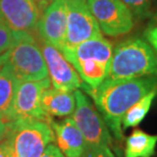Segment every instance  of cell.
Returning <instances> with one entry per match:
<instances>
[{"mask_svg": "<svg viewBox=\"0 0 157 157\" xmlns=\"http://www.w3.org/2000/svg\"><path fill=\"white\" fill-rule=\"evenodd\" d=\"M81 88L93 99L96 108L102 115L114 139L121 142L124 140L122 117L135 103L156 89L157 76L121 80L105 78L95 89L86 84H82Z\"/></svg>", "mask_w": 157, "mask_h": 157, "instance_id": "1", "label": "cell"}, {"mask_svg": "<svg viewBox=\"0 0 157 157\" xmlns=\"http://www.w3.org/2000/svg\"><path fill=\"white\" fill-rule=\"evenodd\" d=\"M157 76V54L146 40L130 38L118 43L112 53L110 80Z\"/></svg>", "mask_w": 157, "mask_h": 157, "instance_id": "2", "label": "cell"}, {"mask_svg": "<svg viewBox=\"0 0 157 157\" xmlns=\"http://www.w3.org/2000/svg\"><path fill=\"white\" fill-rule=\"evenodd\" d=\"M5 138L18 157H40L55 141L50 122L36 118H15L7 122Z\"/></svg>", "mask_w": 157, "mask_h": 157, "instance_id": "3", "label": "cell"}, {"mask_svg": "<svg viewBox=\"0 0 157 157\" xmlns=\"http://www.w3.org/2000/svg\"><path fill=\"white\" fill-rule=\"evenodd\" d=\"M15 41L4 55V63L18 81H41L48 78L42 50L29 33L14 32Z\"/></svg>", "mask_w": 157, "mask_h": 157, "instance_id": "4", "label": "cell"}, {"mask_svg": "<svg viewBox=\"0 0 157 157\" xmlns=\"http://www.w3.org/2000/svg\"><path fill=\"white\" fill-rule=\"evenodd\" d=\"M76 98V108L73 119L83 134L87 146V152L99 147L112 145V136L106 122L96 106L81 90L74 91Z\"/></svg>", "mask_w": 157, "mask_h": 157, "instance_id": "5", "label": "cell"}, {"mask_svg": "<svg viewBox=\"0 0 157 157\" xmlns=\"http://www.w3.org/2000/svg\"><path fill=\"white\" fill-rule=\"evenodd\" d=\"M99 28L109 37H119L131 32L134 17L121 0H86Z\"/></svg>", "mask_w": 157, "mask_h": 157, "instance_id": "6", "label": "cell"}, {"mask_svg": "<svg viewBox=\"0 0 157 157\" xmlns=\"http://www.w3.org/2000/svg\"><path fill=\"white\" fill-rule=\"evenodd\" d=\"M67 37L64 48L71 49L85 41L100 36L101 30L89 9L86 0H70L67 1Z\"/></svg>", "mask_w": 157, "mask_h": 157, "instance_id": "7", "label": "cell"}, {"mask_svg": "<svg viewBox=\"0 0 157 157\" xmlns=\"http://www.w3.org/2000/svg\"><path fill=\"white\" fill-rule=\"evenodd\" d=\"M51 87V81L46 78L41 81H20L12 107V121L15 118H36L51 122L52 118L42 107V94Z\"/></svg>", "mask_w": 157, "mask_h": 157, "instance_id": "8", "label": "cell"}, {"mask_svg": "<svg viewBox=\"0 0 157 157\" xmlns=\"http://www.w3.org/2000/svg\"><path fill=\"white\" fill-rule=\"evenodd\" d=\"M67 21V1L51 0L40 15L36 30L43 42L48 43L61 51L65 45Z\"/></svg>", "mask_w": 157, "mask_h": 157, "instance_id": "9", "label": "cell"}, {"mask_svg": "<svg viewBox=\"0 0 157 157\" xmlns=\"http://www.w3.org/2000/svg\"><path fill=\"white\" fill-rule=\"evenodd\" d=\"M42 53L46 61L52 88L67 92H74L81 88L83 83L80 76L60 50L44 42Z\"/></svg>", "mask_w": 157, "mask_h": 157, "instance_id": "10", "label": "cell"}, {"mask_svg": "<svg viewBox=\"0 0 157 157\" xmlns=\"http://www.w3.org/2000/svg\"><path fill=\"white\" fill-rule=\"evenodd\" d=\"M39 17L36 0H0V21L12 32L31 34L36 30Z\"/></svg>", "mask_w": 157, "mask_h": 157, "instance_id": "11", "label": "cell"}, {"mask_svg": "<svg viewBox=\"0 0 157 157\" xmlns=\"http://www.w3.org/2000/svg\"><path fill=\"white\" fill-rule=\"evenodd\" d=\"M55 135L57 147L65 157H85L87 146L83 134L73 118L50 122Z\"/></svg>", "mask_w": 157, "mask_h": 157, "instance_id": "12", "label": "cell"}, {"mask_svg": "<svg viewBox=\"0 0 157 157\" xmlns=\"http://www.w3.org/2000/svg\"><path fill=\"white\" fill-rule=\"evenodd\" d=\"M61 53L71 65L83 60H96L110 65L113 46L100 35L85 41L71 49L63 50Z\"/></svg>", "mask_w": 157, "mask_h": 157, "instance_id": "13", "label": "cell"}, {"mask_svg": "<svg viewBox=\"0 0 157 157\" xmlns=\"http://www.w3.org/2000/svg\"><path fill=\"white\" fill-rule=\"evenodd\" d=\"M42 107L48 117H65L74 113L76 98L73 92L48 88L42 94Z\"/></svg>", "mask_w": 157, "mask_h": 157, "instance_id": "14", "label": "cell"}, {"mask_svg": "<svg viewBox=\"0 0 157 157\" xmlns=\"http://www.w3.org/2000/svg\"><path fill=\"white\" fill-rule=\"evenodd\" d=\"M20 81L6 63L0 67V117L5 122L12 121V107Z\"/></svg>", "mask_w": 157, "mask_h": 157, "instance_id": "15", "label": "cell"}, {"mask_svg": "<svg viewBox=\"0 0 157 157\" xmlns=\"http://www.w3.org/2000/svg\"><path fill=\"white\" fill-rule=\"evenodd\" d=\"M157 135L135 130L125 140L124 157H152L155 154Z\"/></svg>", "mask_w": 157, "mask_h": 157, "instance_id": "16", "label": "cell"}, {"mask_svg": "<svg viewBox=\"0 0 157 157\" xmlns=\"http://www.w3.org/2000/svg\"><path fill=\"white\" fill-rule=\"evenodd\" d=\"M157 96V88L152 90L151 92L146 94L143 98H141L139 101L132 106L128 110L125 112V114L122 117L121 128L122 131L127 130L128 128H134L139 125L147 113L149 112L150 108L152 106V103Z\"/></svg>", "mask_w": 157, "mask_h": 157, "instance_id": "17", "label": "cell"}, {"mask_svg": "<svg viewBox=\"0 0 157 157\" xmlns=\"http://www.w3.org/2000/svg\"><path fill=\"white\" fill-rule=\"evenodd\" d=\"M137 21H144L153 15L152 0H121Z\"/></svg>", "mask_w": 157, "mask_h": 157, "instance_id": "18", "label": "cell"}, {"mask_svg": "<svg viewBox=\"0 0 157 157\" xmlns=\"http://www.w3.org/2000/svg\"><path fill=\"white\" fill-rule=\"evenodd\" d=\"M15 41V33L0 21V57L4 56Z\"/></svg>", "mask_w": 157, "mask_h": 157, "instance_id": "19", "label": "cell"}, {"mask_svg": "<svg viewBox=\"0 0 157 157\" xmlns=\"http://www.w3.org/2000/svg\"><path fill=\"white\" fill-rule=\"evenodd\" d=\"M144 37L157 54V23H150L144 31Z\"/></svg>", "mask_w": 157, "mask_h": 157, "instance_id": "20", "label": "cell"}, {"mask_svg": "<svg viewBox=\"0 0 157 157\" xmlns=\"http://www.w3.org/2000/svg\"><path fill=\"white\" fill-rule=\"evenodd\" d=\"M87 157H117L113 152L111 151L110 147L107 146H103V147H99L95 150H92V151L88 152L86 154Z\"/></svg>", "mask_w": 157, "mask_h": 157, "instance_id": "21", "label": "cell"}, {"mask_svg": "<svg viewBox=\"0 0 157 157\" xmlns=\"http://www.w3.org/2000/svg\"><path fill=\"white\" fill-rule=\"evenodd\" d=\"M40 157H65L57 146L50 144Z\"/></svg>", "mask_w": 157, "mask_h": 157, "instance_id": "22", "label": "cell"}, {"mask_svg": "<svg viewBox=\"0 0 157 157\" xmlns=\"http://www.w3.org/2000/svg\"><path fill=\"white\" fill-rule=\"evenodd\" d=\"M12 153V149L8 139L4 138L0 142V157H10Z\"/></svg>", "mask_w": 157, "mask_h": 157, "instance_id": "23", "label": "cell"}, {"mask_svg": "<svg viewBox=\"0 0 157 157\" xmlns=\"http://www.w3.org/2000/svg\"><path fill=\"white\" fill-rule=\"evenodd\" d=\"M7 133V122H5L0 117V141H2Z\"/></svg>", "mask_w": 157, "mask_h": 157, "instance_id": "24", "label": "cell"}, {"mask_svg": "<svg viewBox=\"0 0 157 157\" xmlns=\"http://www.w3.org/2000/svg\"><path fill=\"white\" fill-rule=\"evenodd\" d=\"M152 21H151V23H157V11L155 12L154 14L152 15Z\"/></svg>", "mask_w": 157, "mask_h": 157, "instance_id": "25", "label": "cell"}, {"mask_svg": "<svg viewBox=\"0 0 157 157\" xmlns=\"http://www.w3.org/2000/svg\"><path fill=\"white\" fill-rule=\"evenodd\" d=\"M4 63V56H2V57H0V67H2V64Z\"/></svg>", "mask_w": 157, "mask_h": 157, "instance_id": "26", "label": "cell"}, {"mask_svg": "<svg viewBox=\"0 0 157 157\" xmlns=\"http://www.w3.org/2000/svg\"><path fill=\"white\" fill-rule=\"evenodd\" d=\"M10 157H18L17 154H15V153H13V151H12V153H11V156Z\"/></svg>", "mask_w": 157, "mask_h": 157, "instance_id": "27", "label": "cell"}, {"mask_svg": "<svg viewBox=\"0 0 157 157\" xmlns=\"http://www.w3.org/2000/svg\"><path fill=\"white\" fill-rule=\"evenodd\" d=\"M36 1H40L41 2V1H46V0H36Z\"/></svg>", "mask_w": 157, "mask_h": 157, "instance_id": "28", "label": "cell"}, {"mask_svg": "<svg viewBox=\"0 0 157 157\" xmlns=\"http://www.w3.org/2000/svg\"><path fill=\"white\" fill-rule=\"evenodd\" d=\"M65 1H70V0H65Z\"/></svg>", "mask_w": 157, "mask_h": 157, "instance_id": "29", "label": "cell"}]
</instances>
